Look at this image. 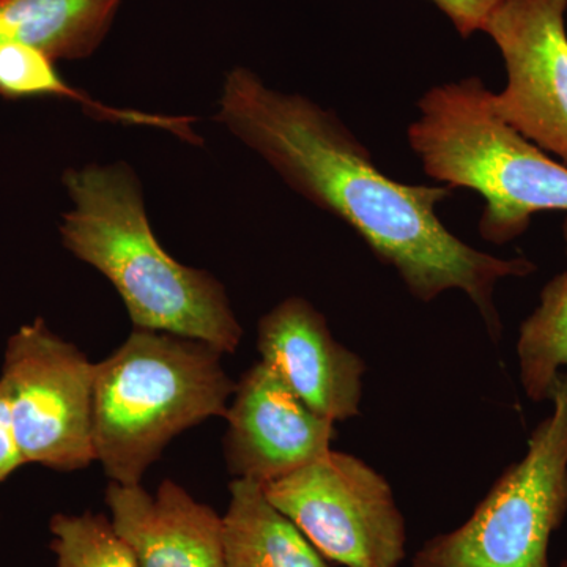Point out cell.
Returning a JSON list of instances; mask_svg holds the SVG:
<instances>
[{"label": "cell", "mask_w": 567, "mask_h": 567, "mask_svg": "<svg viewBox=\"0 0 567 567\" xmlns=\"http://www.w3.org/2000/svg\"><path fill=\"white\" fill-rule=\"evenodd\" d=\"M548 401L554 409L522 461L507 466L461 527L429 539L412 567H550L551 537L567 516V372Z\"/></svg>", "instance_id": "5"}, {"label": "cell", "mask_w": 567, "mask_h": 567, "mask_svg": "<svg viewBox=\"0 0 567 567\" xmlns=\"http://www.w3.org/2000/svg\"><path fill=\"white\" fill-rule=\"evenodd\" d=\"M118 0H0V43H20L51 61L84 59L100 47Z\"/></svg>", "instance_id": "13"}, {"label": "cell", "mask_w": 567, "mask_h": 567, "mask_svg": "<svg viewBox=\"0 0 567 567\" xmlns=\"http://www.w3.org/2000/svg\"><path fill=\"white\" fill-rule=\"evenodd\" d=\"M50 529L58 567H140L132 548L103 514H55Z\"/></svg>", "instance_id": "16"}, {"label": "cell", "mask_w": 567, "mask_h": 567, "mask_svg": "<svg viewBox=\"0 0 567 567\" xmlns=\"http://www.w3.org/2000/svg\"><path fill=\"white\" fill-rule=\"evenodd\" d=\"M224 417L227 470L262 486L322 457L336 436L333 421L312 412L264 361L241 377Z\"/></svg>", "instance_id": "9"}, {"label": "cell", "mask_w": 567, "mask_h": 567, "mask_svg": "<svg viewBox=\"0 0 567 567\" xmlns=\"http://www.w3.org/2000/svg\"><path fill=\"white\" fill-rule=\"evenodd\" d=\"M221 357L207 342L136 328L95 363L93 446L111 481L141 484L175 436L226 416L237 383Z\"/></svg>", "instance_id": "4"}, {"label": "cell", "mask_w": 567, "mask_h": 567, "mask_svg": "<svg viewBox=\"0 0 567 567\" xmlns=\"http://www.w3.org/2000/svg\"><path fill=\"white\" fill-rule=\"evenodd\" d=\"M262 487L323 558L346 567L404 561L406 524L393 487L360 457L330 450Z\"/></svg>", "instance_id": "6"}, {"label": "cell", "mask_w": 567, "mask_h": 567, "mask_svg": "<svg viewBox=\"0 0 567 567\" xmlns=\"http://www.w3.org/2000/svg\"><path fill=\"white\" fill-rule=\"evenodd\" d=\"M257 349L317 415L333 423L360 415L363 358L334 338L322 312L305 298H287L260 319Z\"/></svg>", "instance_id": "10"}, {"label": "cell", "mask_w": 567, "mask_h": 567, "mask_svg": "<svg viewBox=\"0 0 567 567\" xmlns=\"http://www.w3.org/2000/svg\"><path fill=\"white\" fill-rule=\"evenodd\" d=\"M66 96L95 112L96 117L114 118L147 125L148 115L144 112L118 111L93 102L66 85L55 71L52 61L43 52L20 43H0V96L9 100L31 99V96Z\"/></svg>", "instance_id": "15"}, {"label": "cell", "mask_w": 567, "mask_h": 567, "mask_svg": "<svg viewBox=\"0 0 567 567\" xmlns=\"http://www.w3.org/2000/svg\"><path fill=\"white\" fill-rule=\"evenodd\" d=\"M559 567H567V551H566L565 558H563L561 565H559Z\"/></svg>", "instance_id": "19"}, {"label": "cell", "mask_w": 567, "mask_h": 567, "mask_svg": "<svg viewBox=\"0 0 567 567\" xmlns=\"http://www.w3.org/2000/svg\"><path fill=\"white\" fill-rule=\"evenodd\" d=\"M22 465H25V462L14 435L9 398L0 382V483L13 475Z\"/></svg>", "instance_id": "18"}, {"label": "cell", "mask_w": 567, "mask_h": 567, "mask_svg": "<svg viewBox=\"0 0 567 567\" xmlns=\"http://www.w3.org/2000/svg\"><path fill=\"white\" fill-rule=\"evenodd\" d=\"M226 567H330L290 518L265 495L262 484L230 483L223 517Z\"/></svg>", "instance_id": "12"}, {"label": "cell", "mask_w": 567, "mask_h": 567, "mask_svg": "<svg viewBox=\"0 0 567 567\" xmlns=\"http://www.w3.org/2000/svg\"><path fill=\"white\" fill-rule=\"evenodd\" d=\"M3 390L25 464L74 472L95 462V363L43 319L22 324L3 354Z\"/></svg>", "instance_id": "7"}, {"label": "cell", "mask_w": 567, "mask_h": 567, "mask_svg": "<svg viewBox=\"0 0 567 567\" xmlns=\"http://www.w3.org/2000/svg\"><path fill=\"white\" fill-rule=\"evenodd\" d=\"M453 22L462 39L483 32L492 13L505 0H429Z\"/></svg>", "instance_id": "17"}, {"label": "cell", "mask_w": 567, "mask_h": 567, "mask_svg": "<svg viewBox=\"0 0 567 567\" xmlns=\"http://www.w3.org/2000/svg\"><path fill=\"white\" fill-rule=\"evenodd\" d=\"M567 0H505L484 31L498 48L506 85L496 114L567 166Z\"/></svg>", "instance_id": "8"}, {"label": "cell", "mask_w": 567, "mask_h": 567, "mask_svg": "<svg viewBox=\"0 0 567 567\" xmlns=\"http://www.w3.org/2000/svg\"><path fill=\"white\" fill-rule=\"evenodd\" d=\"M406 130L425 174L484 199L480 234L502 246L522 237L539 213H567V166L496 114L477 76L429 89Z\"/></svg>", "instance_id": "3"}, {"label": "cell", "mask_w": 567, "mask_h": 567, "mask_svg": "<svg viewBox=\"0 0 567 567\" xmlns=\"http://www.w3.org/2000/svg\"><path fill=\"white\" fill-rule=\"evenodd\" d=\"M216 121L259 153L290 188L347 224L380 262L394 268L413 297L431 303L447 290H461L498 341L496 286L527 278L537 265L527 257L480 251L451 233L436 207L453 189L394 181L334 112L268 87L251 70L227 74Z\"/></svg>", "instance_id": "1"}, {"label": "cell", "mask_w": 567, "mask_h": 567, "mask_svg": "<svg viewBox=\"0 0 567 567\" xmlns=\"http://www.w3.org/2000/svg\"><path fill=\"white\" fill-rule=\"evenodd\" d=\"M63 183L74 204L63 216V246L110 279L134 327L197 339L223 354L238 349L244 328L223 284L158 244L128 166L92 164Z\"/></svg>", "instance_id": "2"}, {"label": "cell", "mask_w": 567, "mask_h": 567, "mask_svg": "<svg viewBox=\"0 0 567 567\" xmlns=\"http://www.w3.org/2000/svg\"><path fill=\"white\" fill-rule=\"evenodd\" d=\"M106 505L115 532L140 567H226L223 517L166 480L155 495L111 481Z\"/></svg>", "instance_id": "11"}, {"label": "cell", "mask_w": 567, "mask_h": 567, "mask_svg": "<svg viewBox=\"0 0 567 567\" xmlns=\"http://www.w3.org/2000/svg\"><path fill=\"white\" fill-rule=\"evenodd\" d=\"M563 240L567 256V216ZM516 352L525 394L548 401L559 372H567V268L540 290L539 305L518 328Z\"/></svg>", "instance_id": "14"}]
</instances>
